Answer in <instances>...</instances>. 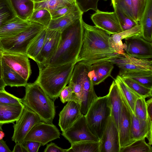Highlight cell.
Here are the masks:
<instances>
[{
    "instance_id": "obj_21",
    "label": "cell",
    "mask_w": 152,
    "mask_h": 152,
    "mask_svg": "<svg viewBox=\"0 0 152 152\" xmlns=\"http://www.w3.org/2000/svg\"><path fill=\"white\" fill-rule=\"evenodd\" d=\"M134 36H142L141 26L139 23L131 28L110 36L109 40L111 47L116 53L124 55L125 52L122 40Z\"/></svg>"
},
{
    "instance_id": "obj_36",
    "label": "cell",
    "mask_w": 152,
    "mask_h": 152,
    "mask_svg": "<svg viewBox=\"0 0 152 152\" xmlns=\"http://www.w3.org/2000/svg\"><path fill=\"white\" fill-rule=\"evenodd\" d=\"M52 20L50 12L45 9L34 10L29 21L40 24L47 28Z\"/></svg>"
},
{
    "instance_id": "obj_43",
    "label": "cell",
    "mask_w": 152,
    "mask_h": 152,
    "mask_svg": "<svg viewBox=\"0 0 152 152\" xmlns=\"http://www.w3.org/2000/svg\"><path fill=\"white\" fill-rule=\"evenodd\" d=\"M80 10L77 4L67 6L50 12L52 19H56Z\"/></svg>"
},
{
    "instance_id": "obj_22",
    "label": "cell",
    "mask_w": 152,
    "mask_h": 152,
    "mask_svg": "<svg viewBox=\"0 0 152 152\" xmlns=\"http://www.w3.org/2000/svg\"><path fill=\"white\" fill-rule=\"evenodd\" d=\"M25 106L23 103L17 105L0 103V124L13 123L21 116Z\"/></svg>"
},
{
    "instance_id": "obj_37",
    "label": "cell",
    "mask_w": 152,
    "mask_h": 152,
    "mask_svg": "<svg viewBox=\"0 0 152 152\" xmlns=\"http://www.w3.org/2000/svg\"><path fill=\"white\" fill-rule=\"evenodd\" d=\"M151 145L147 143L145 138L134 141L130 145L121 148L119 152H152Z\"/></svg>"
},
{
    "instance_id": "obj_6",
    "label": "cell",
    "mask_w": 152,
    "mask_h": 152,
    "mask_svg": "<svg viewBox=\"0 0 152 152\" xmlns=\"http://www.w3.org/2000/svg\"><path fill=\"white\" fill-rule=\"evenodd\" d=\"M45 28L40 24L31 21L27 28L16 35L0 39V49L3 52L26 55L30 44Z\"/></svg>"
},
{
    "instance_id": "obj_46",
    "label": "cell",
    "mask_w": 152,
    "mask_h": 152,
    "mask_svg": "<svg viewBox=\"0 0 152 152\" xmlns=\"http://www.w3.org/2000/svg\"><path fill=\"white\" fill-rule=\"evenodd\" d=\"M67 149L61 148L57 146L55 143L51 142L47 144L44 152H67Z\"/></svg>"
},
{
    "instance_id": "obj_41",
    "label": "cell",
    "mask_w": 152,
    "mask_h": 152,
    "mask_svg": "<svg viewBox=\"0 0 152 152\" xmlns=\"http://www.w3.org/2000/svg\"><path fill=\"white\" fill-rule=\"evenodd\" d=\"M100 0H75L77 5L83 13L89 10L96 12L98 9V3Z\"/></svg>"
},
{
    "instance_id": "obj_31",
    "label": "cell",
    "mask_w": 152,
    "mask_h": 152,
    "mask_svg": "<svg viewBox=\"0 0 152 152\" xmlns=\"http://www.w3.org/2000/svg\"><path fill=\"white\" fill-rule=\"evenodd\" d=\"M76 4L75 0H46L34 2V10L45 9L51 12L64 7Z\"/></svg>"
},
{
    "instance_id": "obj_13",
    "label": "cell",
    "mask_w": 152,
    "mask_h": 152,
    "mask_svg": "<svg viewBox=\"0 0 152 152\" xmlns=\"http://www.w3.org/2000/svg\"><path fill=\"white\" fill-rule=\"evenodd\" d=\"M99 152H119V132L111 115L100 139Z\"/></svg>"
},
{
    "instance_id": "obj_34",
    "label": "cell",
    "mask_w": 152,
    "mask_h": 152,
    "mask_svg": "<svg viewBox=\"0 0 152 152\" xmlns=\"http://www.w3.org/2000/svg\"><path fill=\"white\" fill-rule=\"evenodd\" d=\"M111 1L123 31L131 28L139 23L129 17L113 1Z\"/></svg>"
},
{
    "instance_id": "obj_20",
    "label": "cell",
    "mask_w": 152,
    "mask_h": 152,
    "mask_svg": "<svg viewBox=\"0 0 152 152\" xmlns=\"http://www.w3.org/2000/svg\"><path fill=\"white\" fill-rule=\"evenodd\" d=\"M107 95L111 109V116L118 131L123 100L120 89L114 80L110 86Z\"/></svg>"
},
{
    "instance_id": "obj_45",
    "label": "cell",
    "mask_w": 152,
    "mask_h": 152,
    "mask_svg": "<svg viewBox=\"0 0 152 152\" xmlns=\"http://www.w3.org/2000/svg\"><path fill=\"white\" fill-rule=\"evenodd\" d=\"M28 152H37L42 144L38 142L32 141H25L23 143Z\"/></svg>"
},
{
    "instance_id": "obj_19",
    "label": "cell",
    "mask_w": 152,
    "mask_h": 152,
    "mask_svg": "<svg viewBox=\"0 0 152 152\" xmlns=\"http://www.w3.org/2000/svg\"><path fill=\"white\" fill-rule=\"evenodd\" d=\"M114 66L109 61H105L88 65V76L93 85H97L109 77ZM113 78V77H112Z\"/></svg>"
},
{
    "instance_id": "obj_1",
    "label": "cell",
    "mask_w": 152,
    "mask_h": 152,
    "mask_svg": "<svg viewBox=\"0 0 152 152\" xmlns=\"http://www.w3.org/2000/svg\"><path fill=\"white\" fill-rule=\"evenodd\" d=\"M83 34L81 48L77 63L82 61L88 65L117 58L121 56L115 52L110 42V34L96 26L82 22Z\"/></svg>"
},
{
    "instance_id": "obj_8",
    "label": "cell",
    "mask_w": 152,
    "mask_h": 152,
    "mask_svg": "<svg viewBox=\"0 0 152 152\" xmlns=\"http://www.w3.org/2000/svg\"><path fill=\"white\" fill-rule=\"evenodd\" d=\"M62 135L71 144L84 141L100 140L89 129L83 114L69 128L62 132Z\"/></svg>"
},
{
    "instance_id": "obj_42",
    "label": "cell",
    "mask_w": 152,
    "mask_h": 152,
    "mask_svg": "<svg viewBox=\"0 0 152 152\" xmlns=\"http://www.w3.org/2000/svg\"><path fill=\"white\" fill-rule=\"evenodd\" d=\"M0 103L17 105L22 103L21 99L7 92L5 90L0 91Z\"/></svg>"
},
{
    "instance_id": "obj_33",
    "label": "cell",
    "mask_w": 152,
    "mask_h": 152,
    "mask_svg": "<svg viewBox=\"0 0 152 152\" xmlns=\"http://www.w3.org/2000/svg\"><path fill=\"white\" fill-rule=\"evenodd\" d=\"M67 152H99L100 141H84L71 144Z\"/></svg>"
},
{
    "instance_id": "obj_44",
    "label": "cell",
    "mask_w": 152,
    "mask_h": 152,
    "mask_svg": "<svg viewBox=\"0 0 152 152\" xmlns=\"http://www.w3.org/2000/svg\"><path fill=\"white\" fill-rule=\"evenodd\" d=\"M111 0L113 1L129 17L135 20L133 15L131 0Z\"/></svg>"
},
{
    "instance_id": "obj_29",
    "label": "cell",
    "mask_w": 152,
    "mask_h": 152,
    "mask_svg": "<svg viewBox=\"0 0 152 152\" xmlns=\"http://www.w3.org/2000/svg\"><path fill=\"white\" fill-rule=\"evenodd\" d=\"M121 78H130L149 88H152V70H143L119 74Z\"/></svg>"
},
{
    "instance_id": "obj_51",
    "label": "cell",
    "mask_w": 152,
    "mask_h": 152,
    "mask_svg": "<svg viewBox=\"0 0 152 152\" xmlns=\"http://www.w3.org/2000/svg\"><path fill=\"white\" fill-rule=\"evenodd\" d=\"M2 54V51L0 50V78H1V57Z\"/></svg>"
},
{
    "instance_id": "obj_54",
    "label": "cell",
    "mask_w": 152,
    "mask_h": 152,
    "mask_svg": "<svg viewBox=\"0 0 152 152\" xmlns=\"http://www.w3.org/2000/svg\"><path fill=\"white\" fill-rule=\"evenodd\" d=\"M3 125V124H0V131L3 130L2 129V126Z\"/></svg>"
},
{
    "instance_id": "obj_30",
    "label": "cell",
    "mask_w": 152,
    "mask_h": 152,
    "mask_svg": "<svg viewBox=\"0 0 152 152\" xmlns=\"http://www.w3.org/2000/svg\"><path fill=\"white\" fill-rule=\"evenodd\" d=\"M46 31V28L42 30L33 39L28 46L26 55L34 61L40 52L44 42Z\"/></svg>"
},
{
    "instance_id": "obj_39",
    "label": "cell",
    "mask_w": 152,
    "mask_h": 152,
    "mask_svg": "<svg viewBox=\"0 0 152 152\" xmlns=\"http://www.w3.org/2000/svg\"><path fill=\"white\" fill-rule=\"evenodd\" d=\"M148 0H131L133 17L139 22L145 9Z\"/></svg>"
},
{
    "instance_id": "obj_4",
    "label": "cell",
    "mask_w": 152,
    "mask_h": 152,
    "mask_svg": "<svg viewBox=\"0 0 152 152\" xmlns=\"http://www.w3.org/2000/svg\"><path fill=\"white\" fill-rule=\"evenodd\" d=\"M25 87L22 103L35 113L42 121L53 124L56 113L54 101L35 82L28 83Z\"/></svg>"
},
{
    "instance_id": "obj_10",
    "label": "cell",
    "mask_w": 152,
    "mask_h": 152,
    "mask_svg": "<svg viewBox=\"0 0 152 152\" xmlns=\"http://www.w3.org/2000/svg\"><path fill=\"white\" fill-rule=\"evenodd\" d=\"M60 136L59 130L53 124L41 121L31 129L26 137L24 141H36L44 146L50 142L60 138Z\"/></svg>"
},
{
    "instance_id": "obj_16",
    "label": "cell",
    "mask_w": 152,
    "mask_h": 152,
    "mask_svg": "<svg viewBox=\"0 0 152 152\" xmlns=\"http://www.w3.org/2000/svg\"><path fill=\"white\" fill-rule=\"evenodd\" d=\"M121 96L123 106L118 129L121 148L126 147L134 141L132 139L130 134L132 113L122 94Z\"/></svg>"
},
{
    "instance_id": "obj_47",
    "label": "cell",
    "mask_w": 152,
    "mask_h": 152,
    "mask_svg": "<svg viewBox=\"0 0 152 152\" xmlns=\"http://www.w3.org/2000/svg\"><path fill=\"white\" fill-rule=\"evenodd\" d=\"M12 152H28L26 147L23 143H15Z\"/></svg>"
},
{
    "instance_id": "obj_27",
    "label": "cell",
    "mask_w": 152,
    "mask_h": 152,
    "mask_svg": "<svg viewBox=\"0 0 152 152\" xmlns=\"http://www.w3.org/2000/svg\"><path fill=\"white\" fill-rule=\"evenodd\" d=\"M17 17L29 20L34 10V2L32 0H10Z\"/></svg>"
},
{
    "instance_id": "obj_40",
    "label": "cell",
    "mask_w": 152,
    "mask_h": 152,
    "mask_svg": "<svg viewBox=\"0 0 152 152\" xmlns=\"http://www.w3.org/2000/svg\"><path fill=\"white\" fill-rule=\"evenodd\" d=\"M59 97L63 103L69 101H74L81 103L72 88L69 86L64 88L60 92Z\"/></svg>"
},
{
    "instance_id": "obj_18",
    "label": "cell",
    "mask_w": 152,
    "mask_h": 152,
    "mask_svg": "<svg viewBox=\"0 0 152 152\" xmlns=\"http://www.w3.org/2000/svg\"><path fill=\"white\" fill-rule=\"evenodd\" d=\"M152 133V121L148 118L146 121L139 119L132 113L130 129L132 139L135 141L146 137L148 144L151 145Z\"/></svg>"
},
{
    "instance_id": "obj_7",
    "label": "cell",
    "mask_w": 152,
    "mask_h": 152,
    "mask_svg": "<svg viewBox=\"0 0 152 152\" xmlns=\"http://www.w3.org/2000/svg\"><path fill=\"white\" fill-rule=\"evenodd\" d=\"M41 121L35 113L25 106L21 116L13 125L12 141L15 143H23L26 137L31 129Z\"/></svg>"
},
{
    "instance_id": "obj_35",
    "label": "cell",
    "mask_w": 152,
    "mask_h": 152,
    "mask_svg": "<svg viewBox=\"0 0 152 152\" xmlns=\"http://www.w3.org/2000/svg\"><path fill=\"white\" fill-rule=\"evenodd\" d=\"M121 78L129 87L140 96L145 98L152 96V88L145 86L130 78L127 77Z\"/></svg>"
},
{
    "instance_id": "obj_50",
    "label": "cell",
    "mask_w": 152,
    "mask_h": 152,
    "mask_svg": "<svg viewBox=\"0 0 152 152\" xmlns=\"http://www.w3.org/2000/svg\"><path fill=\"white\" fill-rule=\"evenodd\" d=\"M6 86L2 78H0V91L5 90Z\"/></svg>"
},
{
    "instance_id": "obj_14",
    "label": "cell",
    "mask_w": 152,
    "mask_h": 152,
    "mask_svg": "<svg viewBox=\"0 0 152 152\" xmlns=\"http://www.w3.org/2000/svg\"><path fill=\"white\" fill-rule=\"evenodd\" d=\"M95 26L110 34L123 31L115 12H103L97 10L91 16Z\"/></svg>"
},
{
    "instance_id": "obj_2",
    "label": "cell",
    "mask_w": 152,
    "mask_h": 152,
    "mask_svg": "<svg viewBox=\"0 0 152 152\" xmlns=\"http://www.w3.org/2000/svg\"><path fill=\"white\" fill-rule=\"evenodd\" d=\"M83 20L82 18L76 20L61 32L56 52L44 66H56L76 61L82 44Z\"/></svg>"
},
{
    "instance_id": "obj_11",
    "label": "cell",
    "mask_w": 152,
    "mask_h": 152,
    "mask_svg": "<svg viewBox=\"0 0 152 152\" xmlns=\"http://www.w3.org/2000/svg\"><path fill=\"white\" fill-rule=\"evenodd\" d=\"M28 58L24 54L2 52L1 61L28 81L31 74Z\"/></svg>"
},
{
    "instance_id": "obj_53",
    "label": "cell",
    "mask_w": 152,
    "mask_h": 152,
    "mask_svg": "<svg viewBox=\"0 0 152 152\" xmlns=\"http://www.w3.org/2000/svg\"><path fill=\"white\" fill-rule=\"evenodd\" d=\"M34 2H38L45 1L46 0H32Z\"/></svg>"
},
{
    "instance_id": "obj_5",
    "label": "cell",
    "mask_w": 152,
    "mask_h": 152,
    "mask_svg": "<svg viewBox=\"0 0 152 152\" xmlns=\"http://www.w3.org/2000/svg\"><path fill=\"white\" fill-rule=\"evenodd\" d=\"M111 115L107 94L102 97H98L84 115L89 129L99 139Z\"/></svg>"
},
{
    "instance_id": "obj_25",
    "label": "cell",
    "mask_w": 152,
    "mask_h": 152,
    "mask_svg": "<svg viewBox=\"0 0 152 152\" xmlns=\"http://www.w3.org/2000/svg\"><path fill=\"white\" fill-rule=\"evenodd\" d=\"M142 27V36L152 42V0H148L144 11L139 22Z\"/></svg>"
},
{
    "instance_id": "obj_9",
    "label": "cell",
    "mask_w": 152,
    "mask_h": 152,
    "mask_svg": "<svg viewBox=\"0 0 152 152\" xmlns=\"http://www.w3.org/2000/svg\"><path fill=\"white\" fill-rule=\"evenodd\" d=\"M123 49L129 56L139 59L152 58V43L145 39L142 36H134L124 39Z\"/></svg>"
},
{
    "instance_id": "obj_28",
    "label": "cell",
    "mask_w": 152,
    "mask_h": 152,
    "mask_svg": "<svg viewBox=\"0 0 152 152\" xmlns=\"http://www.w3.org/2000/svg\"><path fill=\"white\" fill-rule=\"evenodd\" d=\"M114 80L117 84L121 93L125 99L132 113L134 114V106L136 101L141 97L129 87L118 75Z\"/></svg>"
},
{
    "instance_id": "obj_32",
    "label": "cell",
    "mask_w": 152,
    "mask_h": 152,
    "mask_svg": "<svg viewBox=\"0 0 152 152\" xmlns=\"http://www.w3.org/2000/svg\"><path fill=\"white\" fill-rule=\"evenodd\" d=\"M16 17L10 0H0V28Z\"/></svg>"
},
{
    "instance_id": "obj_55",
    "label": "cell",
    "mask_w": 152,
    "mask_h": 152,
    "mask_svg": "<svg viewBox=\"0 0 152 152\" xmlns=\"http://www.w3.org/2000/svg\"><path fill=\"white\" fill-rule=\"evenodd\" d=\"M104 0V1H106V0Z\"/></svg>"
},
{
    "instance_id": "obj_12",
    "label": "cell",
    "mask_w": 152,
    "mask_h": 152,
    "mask_svg": "<svg viewBox=\"0 0 152 152\" xmlns=\"http://www.w3.org/2000/svg\"><path fill=\"white\" fill-rule=\"evenodd\" d=\"M120 69L119 74L143 70H152V61L150 59H142L124 55L109 61Z\"/></svg>"
},
{
    "instance_id": "obj_23",
    "label": "cell",
    "mask_w": 152,
    "mask_h": 152,
    "mask_svg": "<svg viewBox=\"0 0 152 152\" xmlns=\"http://www.w3.org/2000/svg\"><path fill=\"white\" fill-rule=\"evenodd\" d=\"M31 21L17 16L0 28V39L14 36L27 28Z\"/></svg>"
},
{
    "instance_id": "obj_48",
    "label": "cell",
    "mask_w": 152,
    "mask_h": 152,
    "mask_svg": "<svg viewBox=\"0 0 152 152\" xmlns=\"http://www.w3.org/2000/svg\"><path fill=\"white\" fill-rule=\"evenodd\" d=\"M147 110L148 118L151 121H152V99H150L146 101Z\"/></svg>"
},
{
    "instance_id": "obj_24",
    "label": "cell",
    "mask_w": 152,
    "mask_h": 152,
    "mask_svg": "<svg viewBox=\"0 0 152 152\" xmlns=\"http://www.w3.org/2000/svg\"><path fill=\"white\" fill-rule=\"evenodd\" d=\"M83 13L79 10L61 17L52 19L46 28L61 32L76 20L82 18Z\"/></svg>"
},
{
    "instance_id": "obj_17",
    "label": "cell",
    "mask_w": 152,
    "mask_h": 152,
    "mask_svg": "<svg viewBox=\"0 0 152 152\" xmlns=\"http://www.w3.org/2000/svg\"><path fill=\"white\" fill-rule=\"evenodd\" d=\"M81 104L74 101L68 102L60 112L58 125L62 132L70 127L82 114Z\"/></svg>"
},
{
    "instance_id": "obj_15",
    "label": "cell",
    "mask_w": 152,
    "mask_h": 152,
    "mask_svg": "<svg viewBox=\"0 0 152 152\" xmlns=\"http://www.w3.org/2000/svg\"><path fill=\"white\" fill-rule=\"evenodd\" d=\"M61 35L60 32L46 28L42 48L35 61L38 65H45L55 54L59 45Z\"/></svg>"
},
{
    "instance_id": "obj_3",
    "label": "cell",
    "mask_w": 152,
    "mask_h": 152,
    "mask_svg": "<svg viewBox=\"0 0 152 152\" xmlns=\"http://www.w3.org/2000/svg\"><path fill=\"white\" fill-rule=\"evenodd\" d=\"M77 63L75 61L56 66L38 65L39 74L35 82L55 101L68 83Z\"/></svg>"
},
{
    "instance_id": "obj_52",
    "label": "cell",
    "mask_w": 152,
    "mask_h": 152,
    "mask_svg": "<svg viewBox=\"0 0 152 152\" xmlns=\"http://www.w3.org/2000/svg\"><path fill=\"white\" fill-rule=\"evenodd\" d=\"M5 136V134L3 130L0 131V140L3 139Z\"/></svg>"
},
{
    "instance_id": "obj_38",
    "label": "cell",
    "mask_w": 152,
    "mask_h": 152,
    "mask_svg": "<svg viewBox=\"0 0 152 152\" xmlns=\"http://www.w3.org/2000/svg\"><path fill=\"white\" fill-rule=\"evenodd\" d=\"M145 98L141 96L136 100L134 109V114L139 119L146 121L148 118Z\"/></svg>"
},
{
    "instance_id": "obj_26",
    "label": "cell",
    "mask_w": 152,
    "mask_h": 152,
    "mask_svg": "<svg viewBox=\"0 0 152 152\" xmlns=\"http://www.w3.org/2000/svg\"><path fill=\"white\" fill-rule=\"evenodd\" d=\"M1 78L6 86L13 87H25L28 83L25 80L8 66L4 62H1Z\"/></svg>"
},
{
    "instance_id": "obj_49",
    "label": "cell",
    "mask_w": 152,
    "mask_h": 152,
    "mask_svg": "<svg viewBox=\"0 0 152 152\" xmlns=\"http://www.w3.org/2000/svg\"><path fill=\"white\" fill-rule=\"evenodd\" d=\"M0 152H12L3 139L0 140Z\"/></svg>"
}]
</instances>
